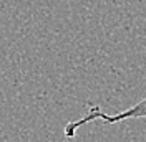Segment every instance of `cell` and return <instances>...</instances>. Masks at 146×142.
Listing matches in <instances>:
<instances>
[{"mask_svg":"<svg viewBox=\"0 0 146 142\" xmlns=\"http://www.w3.org/2000/svg\"><path fill=\"white\" fill-rule=\"evenodd\" d=\"M103 121L105 124H116V122H121V121H126V119H146V98H143L141 101H138L136 104H133L131 107H128L121 112H116V114H105L100 109V106H90L88 112L83 116L82 119L78 121H70L68 124L65 126V137L68 141L75 139V135L78 132V129L82 126L88 124L91 121Z\"/></svg>","mask_w":146,"mask_h":142,"instance_id":"6da1fadb","label":"cell"}]
</instances>
